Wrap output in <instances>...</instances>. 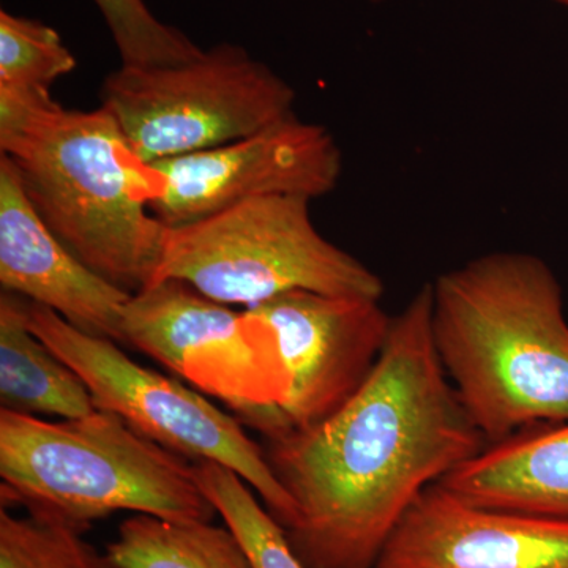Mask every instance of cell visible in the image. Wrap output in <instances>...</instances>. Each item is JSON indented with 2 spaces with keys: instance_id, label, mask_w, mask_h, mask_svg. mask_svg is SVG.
Here are the masks:
<instances>
[{
  "instance_id": "obj_1",
  "label": "cell",
  "mask_w": 568,
  "mask_h": 568,
  "mask_svg": "<svg viewBox=\"0 0 568 568\" xmlns=\"http://www.w3.org/2000/svg\"><path fill=\"white\" fill-rule=\"evenodd\" d=\"M432 304L428 283L392 316L375 368L345 406L264 439L293 500L284 532L308 568H373L417 497L487 447L437 357Z\"/></svg>"
},
{
  "instance_id": "obj_14",
  "label": "cell",
  "mask_w": 568,
  "mask_h": 568,
  "mask_svg": "<svg viewBox=\"0 0 568 568\" xmlns=\"http://www.w3.org/2000/svg\"><path fill=\"white\" fill-rule=\"evenodd\" d=\"M28 310L21 295L0 294V409L62 420L95 413L84 381L33 334Z\"/></svg>"
},
{
  "instance_id": "obj_4",
  "label": "cell",
  "mask_w": 568,
  "mask_h": 568,
  "mask_svg": "<svg viewBox=\"0 0 568 568\" xmlns=\"http://www.w3.org/2000/svg\"><path fill=\"white\" fill-rule=\"evenodd\" d=\"M0 499L81 530L118 514L212 521L193 463L115 414L52 422L0 409Z\"/></svg>"
},
{
  "instance_id": "obj_17",
  "label": "cell",
  "mask_w": 568,
  "mask_h": 568,
  "mask_svg": "<svg viewBox=\"0 0 568 568\" xmlns=\"http://www.w3.org/2000/svg\"><path fill=\"white\" fill-rule=\"evenodd\" d=\"M82 534L61 519L0 507V568H119Z\"/></svg>"
},
{
  "instance_id": "obj_13",
  "label": "cell",
  "mask_w": 568,
  "mask_h": 568,
  "mask_svg": "<svg viewBox=\"0 0 568 568\" xmlns=\"http://www.w3.org/2000/svg\"><path fill=\"white\" fill-rule=\"evenodd\" d=\"M437 484L474 506L568 519V422L491 444Z\"/></svg>"
},
{
  "instance_id": "obj_3",
  "label": "cell",
  "mask_w": 568,
  "mask_h": 568,
  "mask_svg": "<svg viewBox=\"0 0 568 568\" xmlns=\"http://www.w3.org/2000/svg\"><path fill=\"white\" fill-rule=\"evenodd\" d=\"M0 155L78 260L129 294L151 286L166 234L151 209L156 175L106 108L67 110L50 91L0 89Z\"/></svg>"
},
{
  "instance_id": "obj_10",
  "label": "cell",
  "mask_w": 568,
  "mask_h": 568,
  "mask_svg": "<svg viewBox=\"0 0 568 568\" xmlns=\"http://www.w3.org/2000/svg\"><path fill=\"white\" fill-rule=\"evenodd\" d=\"M248 312L274 332L282 355L287 387L278 409L286 433L321 424L357 394L392 324L376 298L312 291H291Z\"/></svg>"
},
{
  "instance_id": "obj_15",
  "label": "cell",
  "mask_w": 568,
  "mask_h": 568,
  "mask_svg": "<svg viewBox=\"0 0 568 568\" xmlns=\"http://www.w3.org/2000/svg\"><path fill=\"white\" fill-rule=\"evenodd\" d=\"M106 551L119 568H254L233 530L212 521L133 515Z\"/></svg>"
},
{
  "instance_id": "obj_21",
  "label": "cell",
  "mask_w": 568,
  "mask_h": 568,
  "mask_svg": "<svg viewBox=\"0 0 568 568\" xmlns=\"http://www.w3.org/2000/svg\"><path fill=\"white\" fill-rule=\"evenodd\" d=\"M372 2H383V0H372Z\"/></svg>"
},
{
  "instance_id": "obj_19",
  "label": "cell",
  "mask_w": 568,
  "mask_h": 568,
  "mask_svg": "<svg viewBox=\"0 0 568 568\" xmlns=\"http://www.w3.org/2000/svg\"><path fill=\"white\" fill-rule=\"evenodd\" d=\"M121 55V65H175L204 50L174 26L160 21L145 0H93Z\"/></svg>"
},
{
  "instance_id": "obj_12",
  "label": "cell",
  "mask_w": 568,
  "mask_h": 568,
  "mask_svg": "<svg viewBox=\"0 0 568 568\" xmlns=\"http://www.w3.org/2000/svg\"><path fill=\"white\" fill-rule=\"evenodd\" d=\"M2 291L47 306L85 334L125 345L123 312L133 294L78 260L41 220L14 164L0 155Z\"/></svg>"
},
{
  "instance_id": "obj_11",
  "label": "cell",
  "mask_w": 568,
  "mask_h": 568,
  "mask_svg": "<svg viewBox=\"0 0 568 568\" xmlns=\"http://www.w3.org/2000/svg\"><path fill=\"white\" fill-rule=\"evenodd\" d=\"M373 568H568V519L474 506L435 484Z\"/></svg>"
},
{
  "instance_id": "obj_9",
  "label": "cell",
  "mask_w": 568,
  "mask_h": 568,
  "mask_svg": "<svg viewBox=\"0 0 568 568\" xmlns=\"http://www.w3.org/2000/svg\"><path fill=\"white\" fill-rule=\"evenodd\" d=\"M151 166L153 215L173 227L254 197L315 201L338 186L343 155L324 125L293 115L241 140Z\"/></svg>"
},
{
  "instance_id": "obj_6",
  "label": "cell",
  "mask_w": 568,
  "mask_h": 568,
  "mask_svg": "<svg viewBox=\"0 0 568 568\" xmlns=\"http://www.w3.org/2000/svg\"><path fill=\"white\" fill-rule=\"evenodd\" d=\"M294 103L293 85L233 43L175 65H121L102 85V106L145 164L250 136L293 118Z\"/></svg>"
},
{
  "instance_id": "obj_7",
  "label": "cell",
  "mask_w": 568,
  "mask_h": 568,
  "mask_svg": "<svg viewBox=\"0 0 568 568\" xmlns=\"http://www.w3.org/2000/svg\"><path fill=\"white\" fill-rule=\"evenodd\" d=\"M28 315L33 334L84 381L97 409L115 414L182 457L226 466L244 478L283 528L293 521V500L272 473L263 446L246 435L237 417L173 377L136 364L118 343L73 327L47 306L29 302Z\"/></svg>"
},
{
  "instance_id": "obj_20",
  "label": "cell",
  "mask_w": 568,
  "mask_h": 568,
  "mask_svg": "<svg viewBox=\"0 0 568 568\" xmlns=\"http://www.w3.org/2000/svg\"><path fill=\"white\" fill-rule=\"evenodd\" d=\"M556 2L562 3V6L568 7V0H556Z\"/></svg>"
},
{
  "instance_id": "obj_8",
  "label": "cell",
  "mask_w": 568,
  "mask_h": 568,
  "mask_svg": "<svg viewBox=\"0 0 568 568\" xmlns=\"http://www.w3.org/2000/svg\"><path fill=\"white\" fill-rule=\"evenodd\" d=\"M125 345L136 347L204 395L224 403L264 439L286 433L280 403L287 379L274 332L248 310L235 312L179 280L130 297Z\"/></svg>"
},
{
  "instance_id": "obj_2",
  "label": "cell",
  "mask_w": 568,
  "mask_h": 568,
  "mask_svg": "<svg viewBox=\"0 0 568 568\" xmlns=\"http://www.w3.org/2000/svg\"><path fill=\"white\" fill-rule=\"evenodd\" d=\"M429 284L437 357L487 444L567 424L568 323L549 265L493 252Z\"/></svg>"
},
{
  "instance_id": "obj_16",
  "label": "cell",
  "mask_w": 568,
  "mask_h": 568,
  "mask_svg": "<svg viewBox=\"0 0 568 568\" xmlns=\"http://www.w3.org/2000/svg\"><path fill=\"white\" fill-rule=\"evenodd\" d=\"M193 467L205 497L242 541L254 568H308L295 555L283 526L260 504L244 478L219 463L194 462Z\"/></svg>"
},
{
  "instance_id": "obj_5",
  "label": "cell",
  "mask_w": 568,
  "mask_h": 568,
  "mask_svg": "<svg viewBox=\"0 0 568 568\" xmlns=\"http://www.w3.org/2000/svg\"><path fill=\"white\" fill-rule=\"evenodd\" d=\"M310 203L254 197L166 226L153 283L179 280L212 301L245 310L291 291L381 301L379 276L317 231Z\"/></svg>"
},
{
  "instance_id": "obj_18",
  "label": "cell",
  "mask_w": 568,
  "mask_h": 568,
  "mask_svg": "<svg viewBox=\"0 0 568 568\" xmlns=\"http://www.w3.org/2000/svg\"><path fill=\"white\" fill-rule=\"evenodd\" d=\"M77 65L73 52L51 26L0 11V89L50 91Z\"/></svg>"
}]
</instances>
